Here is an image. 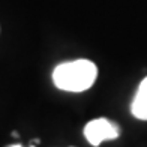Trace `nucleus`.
Listing matches in <instances>:
<instances>
[{
    "label": "nucleus",
    "instance_id": "obj_1",
    "mask_svg": "<svg viewBox=\"0 0 147 147\" xmlns=\"http://www.w3.org/2000/svg\"><path fill=\"white\" fill-rule=\"evenodd\" d=\"M96 65L86 59L60 63L53 72L56 87L65 92H84L96 81Z\"/></svg>",
    "mask_w": 147,
    "mask_h": 147
},
{
    "label": "nucleus",
    "instance_id": "obj_2",
    "mask_svg": "<svg viewBox=\"0 0 147 147\" xmlns=\"http://www.w3.org/2000/svg\"><path fill=\"white\" fill-rule=\"evenodd\" d=\"M120 135V128L116 122L110 119L99 117L93 119L84 126V137L86 140L92 144L98 147L102 141H111V140H117Z\"/></svg>",
    "mask_w": 147,
    "mask_h": 147
},
{
    "label": "nucleus",
    "instance_id": "obj_3",
    "mask_svg": "<svg viewBox=\"0 0 147 147\" xmlns=\"http://www.w3.org/2000/svg\"><path fill=\"white\" fill-rule=\"evenodd\" d=\"M131 111L134 117L140 120H147V77L138 86V90L131 104Z\"/></svg>",
    "mask_w": 147,
    "mask_h": 147
},
{
    "label": "nucleus",
    "instance_id": "obj_4",
    "mask_svg": "<svg viewBox=\"0 0 147 147\" xmlns=\"http://www.w3.org/2000/svg\"><path fill=\"white\" fill-rule=\"evenodd\" d=\"M6 147H23L21 144H11V146H6ZM30 147H35V146H33V143L30 144Z\"/></svg>",
    "mask_w": 147,
    "mask_h": 147
},
{
    "label": "nucleus",
    "instance_id": "obj_5",
    "mask_svg": "<svg viewBox=\"0 0 147 147\" xmlns=\"http://www.w3.org/2000/svg\"><path fill=\"white\" fill-rule=\"evenodd\" d=\"M12 137H14V138H18V132L14 131V132H12Z\"/></svg>",
    "mask_w": 147,
    "mask_h": 147
},
{
    "label": "nucleus",
    "instance_id": "obj_6",
    "mask_svg": "<svg viewBox=\"0 0 147 147\" xmlns=\"http://www.w3.org/2000/svg\"><path fill=\"white\" fill-rule=\"evenodd\" d=\"M32 143H35V144H39V138H35V140H33Z\"/></svg>",
    "mask_w": 147,
    "mask_h": 147
}]
</instances>
